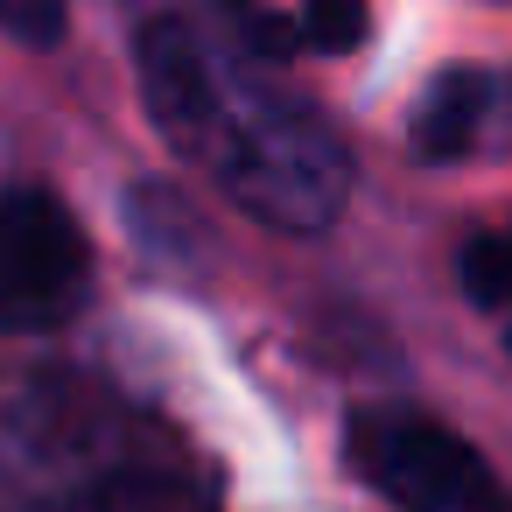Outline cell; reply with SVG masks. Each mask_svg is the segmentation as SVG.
Instances as JSON below:
<instances>
[{
  "instance_id": "1",
  "label": "cell",
  "mask_w": 512,
  "mask_h": 512,
  "mask_svg": "<svg viewBox=\"0 0 512 512\" xmlns=\"http://www.w3.org/2000/svg\"><path fill=\"white\" fill-rule=\"evenodd\" d=\"M141 99L162 141L197 162L253 225L323 232L351 197V148L337 127L274 85L253 57L225 50L183 15H155L141 29Z\"/></svg>"
},
{
  "instance_id": "2",
  "label": "cell",
  "mask_w": 512,
  "mask_h": 512,
  "mask_svg": "<svg viewBox=\"0 0 512 512\" xmlns=\"http://www.w3.org/2000/svg\"><path fill=\"white\" fill-rule=\"evenodd\" d=\"M141 442H155V428L85 379H22V393L0 407V463L64 512Z\"/></svg>"
},
{
  "instance_id": "3",
  "label": "cell",
  "mask_w": 512,
  "mask_h": 512,
  "mask_svg": "<svg viewBox=\"0 0 512 512\" xmlns=\"http://www.w3.org/2000/svg\"><path fill=\"white\" fill-rule=\"evenodd\" d=\"M351 470L400 512H512L505 477L442 421L400 414V407H365L351 414L344 442Z\"/></svg>"
},
{
  "instance_id": "4",
  "label": "cell",
  "mask_w": 512,
  "mask_h": 512,
  "mask_svg": "<svg viewBox=\"0 0 512 512\" xmlns=\"http://www.w3.org/2000/svg\"><path fill=\"white\" fill-rule=\"evenodd\" d=\"M92 295V246L78 218L50 190L0 197V330L36 337L85 309Z\"/></svg>"
},
{
  "instance_id": "5",
  "label": "cell",
  "mask_w": 512,
  "mask_h": 512,
  "mask_svg": "<svg viewBox=\"0 0 512 512\" xmlns=\"http://www.w3.org/2000/svg\"><path fill=\"white\" fill-rule=\"evenodd\" d=\"M512 127V71H477V64H449L435 71V85L414 106V155L421 162H463L477 148H491Z\"/></svg>"
},
{
  "instance_id": "6",
  "label": "cell",
  "mask_w": 512,
  "mask_h": 512,
  "mask_svg": "<svg viewBox=\"0 0 512 512\" xmlns=\"http://www.w3.org/2000/svg\"><path fill=\"white\" fill-rule=\"evenodd\" d=\"M211 8L253 57H302V50L344 57L372 29L365 0H211Z\"/></svg>"
},
{
  "instance_id": "7",
  "label": "cell",
  "mask_w": 512,
  "mask_h": 512,
  "mask_svg": "<svg viewBox=\"0 0 512 512\" xmlns=\"http://www.w3.org/2000/svg\"><path fill=\"white\" fill-rule=\"evenodd\" d=\"M71 512H218V498H211V484L183 463V456H169L162 442H141L113 477H99Z\"/></svg>"
},
{
  "instance_id": "8",
  "label": "cell",
  "mask_w": 512,
  "mask_h": 512,
  "mask_svg": "<svg viewBox=\"0 0 512 512\" xmlns=\"http://www.w3.org/2000/svg\"><path fill=\"white\" fill-rule=\"evenodd\" d=\"M456 281H463V295H470L477 309L505 316V351H512V225L463 239V253H456Z\"/></svg>"
},
{
  "instance_id": "9",
  "label": "cell",
  "mask_w": 512,
  "mask_h": 512,
  "mask_svg": "<svg viewBox=\"0 0 512 512\" xmlns=\"http://www.w3.org/2000/svg\"><path fill=\"white\" fill-rule=\"evenodd\" d=\"M0 36L22 50H57L64 43V0H0Z\"/></svg>"
}]
</instances>
